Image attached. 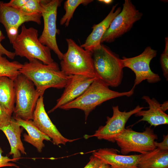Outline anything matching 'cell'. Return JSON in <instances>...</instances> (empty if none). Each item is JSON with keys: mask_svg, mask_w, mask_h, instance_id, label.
I'll return each mask as SVG.
<instances>
[{"mask_svg": "<svg viewBox=\"0 0 168 168\" xmlns=\"http://www.w3.org/2000/svg\"><path fill=\"white\" fill-rule=\"evenodd\" d=\"M101 163L99 159L93 156L91 157L89 162L83 168H97Z\"/></svg>", "mask_w": 168, "mask_h": 168, "instance_id": "f546056e", "label": "cell"}, {"mask_svg": "<svg viewBox=\"0 0 168 168\" xmlns=\"http://www.w3.org/2000/svg\"><path fill=\"white\" fill-rule=\"evenodd\" d=\"M157 53L156 50L149 46L137 56L129 58L123 57L121 59L123 67L130 68L135 74L134 86L145 80L150 83H156L161 80L160 76L154 73L150 66L151 61L156 56Z\"/></svg>", "mask_w": 168, "mask_h": 168, "instance_id": "30bf717a", "label": "cell"}, {"mask_svg": "<svg viewBox=\"0 0 168 168\" xmlns=\"http://www.w3.org/2000/svg\"><path fill=\"white\" fill-rule=\"evenodd\" d=\"M21 127L24 128L28 134L23 135V140L35 147L39 152H41L45 145L44 140L51 141V139L42 132L35 124L32 120H24L13 117Z\"/></svg>", "mask_w": 168, "mask_h": 168, "instance_id": "d6986e66", "label": "cell"}, {"mask_svg": "<svg viewBox=\"0 0 168 168\" xmlns=\"http://www.w3.org/2000/svg\"><path fill=\"white\" fill-rule=\"evenodd\" d=\"M66 40L68 49L60 62L61 70L68 76L96 77L91 52L79 46L72 39H67Z\"/></svg>", "mask_w": 168, "mask_h": 168, "instance_id": "5b68a950", "label": "cell"}, {"mask_svg": "<svg viewBox=\"0 0 168 168\" xmlns=\"http://www.w3.org/2000/svg\"><path fill=\"white\" fill-rule=\"evenodd\" d=\"M97 168H111L110 166L108 164L102 163H100Z\"/></svg>", "mask_w": 168, "mask_h": 168, "instance_id": "d6a6232c", "label": "cell"}, {"mask_svg": "<svg viewBox=\"0 0 168 168\" xmlns=\"http://www.w3.org/2000/svg\"><path fill=\"white\" fill-rule=\"evenodd\" d=\"M12 44L15 56L25 57L29 61L36 59L45 64L54 62L50 49L40 41L38 30L33 27L27 28L23 24L20 33Z\"/></svg>", "mask_w": 168, "mask_h": 168, "instance_id": "277c9868", "label": "cell"}, {"mask_svg": "<svg viewBox=\"0 0 168 168\" xmlns=\"http://www.w3.org/2000/svg\"><path fill=\"white\" fill-rule=\"evenodd\" d=\"M23 64L17 61H10L0 55V77H6L14 80L21 74L20 70Z\"/></svg>", "mask_w": 168, "mask_h": 168, "instance_id": "7402d4cb", "label": "cell"}, {"mask_svg": "<svg viewBox=\"0 0 168 168\" xmlns=\"http://www.w3.org/2000/svg\"><path fill=\"white\" fill-rule=\"evenodd\" d=\"M160 107L162 110L165 112L168 109V101H165L162 104H160Z\"/></svg>", "mask_w": 168, "mask_h": 168, "instance_id": "4dcf8cb0", "label": "cell"}, {"mask_svg": "<svg viewBox=\"0 0 168 168\" xmlns=\"http://www.w3.org/2000/svg\"><path fill=\"white\" fill-rule=\"evenodd\" d=\"M91 52L96 78L108 86H119L123 68L119 56L102 44Z\"/></svg>", "mask_w": 168, "mask_h": 168, "instance_id": "3957f363", "label": "cell"}, {"mask_svg": "<svg viewBox=\"0 0 168 168\" xmlns=\"http://www.w3.org/2000/svg\"><path fill=\"white\" fill-rule=\"evenodd\" d=\"M1 1H0V5ZM5 39V37L0 30V55H6L9 58L13 59L15 55L14 52L6 49L1 44V42Z\"/></svg>", "mask_w": 168, "mask_h": 168, "instance_id": "83f0119b", "label": "cell"}, {"mask_svg": "<svg viewBox=\"0 0 168 168\" xmlns=\"http://www.w3.org/2000/svg\"><path fill=\"white\" fill-rule=\"evenodd\" d=\"M132 168H139V167L137 166V167H132Z\"/></svg>", "mask_w": 168, "mask_h": 168, "instance_id": "e575fe53", "label": "cell"}, {"mask_svg": "<svg viewBox=\"0 0 168 168\" xmlns=\"http://www.w3.org/2000/svg\"><path fill=\"white\" fill-rule=\"evenodd\" d=\"M20 72L33 82L41 96L49 88H64L70 77L60 69L55 62L45 64L35 59L23 64Z\"/></svg>", "mask_w": 168, "mask_h": 168, "instance_id": "6da1fadb", "label": "cell"}, {"mask_svg": "<svg viewBox=\"0 0 168 168\" xmlns=\"http://www.w3.org/2000/svg\"><path fill=\"white\" fill-rule=\"evenodd\" d=\"M40 1L41 0H26L24 4L17 9L28 15H41Z\"/></svg>", "mask_w": 168, "mask_h": 168, "instance_id": "cb8c5ba5", "label": "cell"}, {"mask_svg": "<svg viewBox=\"0 0 168 168\" xmlns=\"http://www.w3.org/2000/svg\"><path fill=\"white\" fill-rule=\"evenodd\" d=\"M62 0H41V14L44 21V28L41 35L39 38L40 41L49 47L61 60L63 54L59 50L56 36L59 31L57 28V9Z\"/></svg>", "mask_w": 168, "mask_h": 168, "instance_id": "ba28073f", "label": "cell"}, {"mask_svg": "<svg viewBox=\"0 0 168 168\" xmlns=\"http://www.w3.org/2000/svg\"><path fill=\"white\" fill-rule=\"evenodd\" d=\"M161 63L164 77L168 79V54L163 53L161 55Z\"/></svg>", "mask_w": 168, "mask_h": 168, "instance_id": "4316f807", "label": "cell"}, {"mask_svg": "<svg viewBox=\"0 0 168 168\" xmlns=\"http://www.w3.org/2000/svg\"><path fill=\"white\" fill-rule=\"evenodd\" d=\"M142 99L149 105L147 110H141L135 114L136 116H142L138 122L145 121L151 126H157L168 124V115L163 112L160 107V104L155 98L152 99L148 96H143Z\"/></svg>", "mask_w": 168, "mask_h": 168, "instance_id": "ac0fdd59", "label": "cell"}, {"mask_svg": "<svg viewBox=\"0 0 168 168\" xmlns=\"http://www.w3.org/2000/svg\"><path fill=\"white\" fill-rule=\"evenodd\" d=\"M3 152L2 148L0 147V168L4 167H14L19 168L17 165L11 161H13L12 159H10L7 156H3L2 153Z\"/></svg>", "mask_w": 168, "mask_h": 168, "instance_id": "484cf974", "label": "cell"}, {"mask_svg": "<svg viewBox=\"0 0 168 168\" xmlns=\"http://www.w3.org/2000/svg\"><path fill=\"white\" fill-rule=\"evenodd\" d=\"M117 6V4L113 6L109 14L103 21L92 26V32L85 43L80 46L82 48L91 52L100 45L101 40L104 33L113 19L121 11L120 7L115 10Z\"/></svg>", "mask_w": 168, "mask_h": 168, "instance_id": "2e32d148", "label": "cell"}, {"mask_svg": "<svg viewBox=\"0 0 168 168\" xmlns=\"http://www.w3.org/2000/svg\"><path fill=\"white\" fill-rule=\"evenodd\" d=\"M165 47L163 53L168 54V38L166 37L165 38Z\"/></svg>", "mask_w": 168, "mask_h": 168, "instance_id": "1f68e13d", "label": "cell"}, {"mask_svg": "<svg viewBox=\"0 0 168 168\" xmlns=\"http://www.w3.org/2000/svg\"><path fill=\"white\" fill-rule=\"evenodd\" d=\"M12 118V114L0 104V128L8 124Z\"/></svg>", "mask_w": 168, "mask_h": 168, "instance_id": "d4e9b609", "label": "cell"}, {"mask_svg": "<svg viewBox=\"0 0 168 168\" xmlns=\"http://www.w3.org/2000/svg\"><path fill=\"white\" fill-rule=\"evenodd\" d=\"M98 1L106 4H110L112 3L113 0H99Z\"/></svg>", "mask_w": 168, "mask_h": 168, "instance_id": "836d02e7", "label": "cell"}, {"mask_svg": "<svg viewBox=\"0 0 168 168\" xmlns=\"http://www.w3.org/2000/svg\"><path fill=\"white\" fill-rule=\"evenodd\" d=\"M135 87L133 86L129 91L119 92L110 90L108 86L96 79L81 96L59 108L66 110L80 109L84 112L86 121L90 113L97 106L116 97H130L133 94Z\"/></svg>", "mask_w": 168, "mask_h": 168, "instance_id": "7a4b0ae2", "label": "cell"}, {"mask_svg": "<svg viewBox=\"0 0 168 168\" xmlns=\"http://www.w3.org/2000/svg\"><path fill=\"white\" fill-rule=\"evenodd\" d=\"M142 16V13L136 9L131 0H125L122 10L112 21L103 35L101 43L114 41L129 31Z\"/></svg>", "mask_w": 168, "mask_h": 168, "instance_id": "9c48e42d", "label": "cell"}, {"mask_svg": "<svg viewBox=\"0 0 168 168\" xmlns=\"http://www.w3.org/2000/svg\"><path fill=\"white\" fill-rule=\"evenodd\" d=\"M154 144L156 148L161 150H168V134L163 135L162 142H158L155 141Z\"/></svg>", "mask_w": 168, "mask_h": 168, "instance_id": "f1b7e54d", "label": "cell"}, {"mask_svg": "<svg viewBox=\"0 0 168 168\" xmlns=\"http://www.w3.org/2000/svg\"><path fill=\"white\" fill-rule=\"evenodd\" d=\"M113 114L111 117L107 116L106 124L100 126L92 135H86V139L96 137L99 139H104L114 142L115 139L125 128V124L129 118L145 107L137 106L134 109L128 112L120 111L118 106L112 107Z\"/></svg>", "mask_w": 168, "mask_h": 168, "instance_id": "8fae6325", "label": "cell"}, {"mask_svg": "<svg viewBox=\"0 0 168 168\" xmlns=\"http://www.w3.org/2000/svg\"><path fill=\"white\" fill-rule=\"evenodd\" d=\"M137 167L139 168H168V150L156 148L142 154Z\"/></svg>", "mask_w": 168, "mask_h": 168, "instance_id": "ffe728a7", "label": "cell"}, {"mask_svg": "<svg viewBox=\"0 0 168 168\" xmlns=\"http://www.w3.org/2000/svg\"><path fill=\"white\" fill-rule=\"evenodd\" d=\"M157 139V135L150 127H147L142 132L125 128L115 138V142L123 155L132 152L144 154L156 148L154 142Z\"/></svg>", "mask_w": 168, "mask_h": 168, "instance_id": "52a82bcc", "label": "cell"}, {"mask_svg": "<svg viewBox=\"0 0 168 168\" xmlns=\"http://www.w3.org/2000/svg\"><path fill=\"white\" fill-rule=\"evenodd\" d=\"M15 104L13 117L32 120L37 101L41 96L33 82L21 74L14 80Z\"/></svg>", "mask_w": 168, "mask_h": 168, "instance_id": "8992f818", "label": "cell"}, {"mask_svg": "<svg viewBox=\"0 0 168 168\" xmlns=\"http://www.w3.org/2000/svg\"><path fill=\"white\" fill-rule=\"evenodd\" d=\"M92 0H67L64 3V8L65 13L61 18L60 23L68 27L77 8L80 4L86 6L93 2Z\"/></svg>", "mask_w": 168, "mask_h": 168, "instance_id": "603a6c76", "label": "cell"}, {"mask_svg": "<svg viewBox=\"0 0 168 168\" xmlns=\"http://www.w3.org/2000/svg\"><path fill=\"white\" fill-rule=\"evenodd\" d=\"M8 140L11 147L9 155H12L13 161H16L21 158V154L26 153L21 138L22 129L15 119L12 117L7 125L0 128Z\"/></svg>", "mask_w": 168, "mask_h": 168, "instance_id": "e0dca14e", "label": "cell"}, {"mask_svg": "<svg viewBox=\"0 0 168 168\" xmlns=\"http://www.w3.org/2000/svg\"><path fill=\"white\" fill-rule=\"evenodd\" d=\"M42 14H26L19 10L6 5L1 1L0 5V23L4 26L7 37L12 44L18 35V29L26 22L32 21L40 25Z\"/></svg>", "mask_w": 168, "mask_h": 168, "instance_id": "7c38bea8", "label": "cell"}, {"mask_svg": "<svg viewBox=\"0 0 168 168\" xmlns=\"http://www.w3.org/2000/svg\"><path fill=\"white\" fill-rule=\"evenodd\" d=\"M32 120L40 131L52 139V142L54 145H65L67 142H72L77 139H68L58 130L46 112L43 96H40L37 101Z\"/></svg>", "mask_w": 168, "mask_h": 168, "instance_id": "4fadbf2b", "label": "cell"}, {"mask_svg": "<svg viewBox=\"0 0 168 168\" xmlns=\"http://www.w3.org/2000/svg\"><path fill=\"white\" fill-rule=\"evenodd\" d=\"M14 80L6 77H0V104L11 114L15 105Z\"/></svg>", "mask_w": 168, "mask_h": 168, "instance_id": "44dd1931", "label": "cell"}, {"mask_svg": "<svg viewBox=\"0 0 168 168\" xmlns=\"http://www.w3.org/2000/svg\"><path fill=\"white\" fill-rule=\"evenodd\" d=\"M142 154L130 155L117 153L114 149H100L93 153V156L111 168H132L137 166Z\"/></svg>", "mask_w": 168, "mask_h": 168, "instance_id": "9a60e30c", "label": "cell"}, {"mask_svg": "<svg viewBox=\"0 0 168 168\" xmlns=\"http://www.w3.org/2000/svg\"><path fill=\"white\" fill-rule=\"evenodd\" d=\"M70 76V78L64 87L63 93L57 100L56 105L48 111V113L53 112L78 97L97 79L96 77L84 75Z\"/></svg>", "mask_w": 168, "mask_h": 168, "instance_id": "5bb4252c", "label": "cell"}]
</instances>
